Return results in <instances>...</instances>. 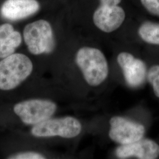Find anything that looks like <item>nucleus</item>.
Listing matches in <instances>:
<instances>
[{"mask_svg": "<svg viewBox=\"0 0 159 159\" xmlns=\"http://www.w3.org/2000/svg\"><path fill=\"white\" fill-rule=\"evenodd\" d=\"M75 60L88 84L98 86L107 78L108 62L99 48L87 44L80 46L75 52Z\"/></svg>", "mask_w": 159, "mask_h": 159, "instance_id": "nucleus-2", "label": "nucleus"}, {"mask_svg": "<svg viewBox=\"0 0 159 159\" xmlns=\"http://www.w3.org/2000/svg\"><path fill=\"white\" fill-rule=\"evenodd\" d=\"M148 82L152 86L155 95L159 98V65H154L148 73Z\"/></svg>", "mask_w": 159, "mask_h": 159, "instance_id": "nucleus-14", "label": "nucleus"}, {"mask_svg": "<svg viewBox=\"0 0 159 159\" xmlns=\"http://www.w3.org/2000/svg\"><path fill=\"white\" fill-rule=\"evenodd\" d=\"M38 0H6L0 7V15L11 21H17L31 17L40 11Z\"/></svg>", "mask_w": 159, "mask_h": 159, "instance_id": "nucleus-9", "label": "nucleus"}, {"mask_svg": "<svg viewBox=\"0 0 159 159\" xmlns=\"http://www.w3.org/2000/svg\"><path fill=\"white\" fill-rule=\"evenodd\" d=\"M23 37L11 24L0 25V58H4L14 53L22 43Z\"/></svg>", "mask_w": 159, "mask_h": 159, "instance_id": "nucleus-12", "label": "nucleus"}, {"mask_svg": "<svg viewBox=\"0 0 159 159\" xmlns=\"http://www.w3.org/2000/svg\"><path fill=\"white\" fill-rule=\"evenodd\" d=\"M117 61L129 85L137 87L142 84L147 75V68L142 59L136 57L130 51L123 50L118 52Z\"/></svg>", "mask_w": 159, "mask_h": 159, "instance_id": "nucleus-8", "label": "nucleus"}, {"mask_svg": "<svg viewBox=\"0 0 159 159\" xmlns=\"http://www.w3.org/2000/svg\"><path fill=\"white\" fill-rule=\"evenodd\" d=\"M33 64L26 55L14 53L0 61V90L17 88L32 73Z\"/></svg>", "mask_w": 159, "mask_h": 159, "instance_id": "nucleus-4", "label": "nucleus"}, {"mask_svg": "<svg viewBox=\"0 0 159 159\" xmlns=\"http://www.w3.org/2000/svg\"><path fill=\"white\" fill-rule=\"evenodd\" d=\"M119 159L136 157L140 159H155L159 156V145L148 139L140 140L128 144L120 145L116 150Z\"/></svg>", "mask_w": 159, "mask_h": 159, "instance_id": "nucleus-10", "label": "nucleus"}, {"mask_svg": "<svg viewBox=\"0 0 159 159\" xmlns=\"http://www.w3.org/2000/svg\"><path fill=\"white\" fill-rule=\"evenodd\" d=\"M127 26L134 29L137 37L144 43L159 46V21L147 19L138 12Z\"/></svg>", "mask_w": 159, "mask_h": 159, "instance_id": "nucleus-11", "label": "nucleus"}, {"mask_svg": "<svg viewBox=\"0 0 159 159\" xmlns=\"http://www.w3.org/2000/svg\"><path fill=\"white\" fill-rule=\"evenodd\" d=\"M137 11L144 16L159 18V0H131Z\"/></svg>", "mask_w": 159, "mask_h": 159, "instance_id": "nucleus-13", "label": "nucleus"}, {"mask_svg": "<svg viewBox=\"0 0 159 159\" xmlns=\"http://www.w3.org/2000/svg\"><path fill=\"white\" fill-rule=\"evenodd\" d=\"M53 1H61V0H53Z\"/></svg>", "mask_w": 159, "mask_h": 159, "instance_id": "nucleus-16", "label": "nucleus"}, {"mask_svg": "<svg viewBox=\"0 0 159 159\" xmlns=\"http://www.w3.org/2000/svg\"><path fill=\"white\" fill-rule=\"evenodd\" d=\"M69 16L99 34H113L125 29L138 11L131 0H71Z\"/></svg>", "mask_w": 159, "mask_h": 159, "instance_id": "nucleus-1", "label": "nucleus"}, {"mask_svg": "<svg viewBox=\"0 0 159 159\" xmlns=\"http://www.w3.org/2000/svg\"><path fill=\"white\" fill-rule=\"evenodd\" d=\"M110 138L121 145L135 142L143 138L144 126L134 121L121 116H114L110 120Z\"/></svg>", "mask_w": 159, "mask_h": 159, "instance_id": "nucleus-7", "label": "nucleus"}, {"mask_svg": "<svg viewBox=\"0 0 159 159\" xmlns=\"http://www.w3.org/2000/svg\"><path fill=\"white\" fill-rule=\"evenodd\" d=\"M23 39L34 55L50 54L56 50L57 37L52 23L42 18L29 23L23 30Z\"/></svg>", "mask_w": 159, "mask_h": 159, "instance_id": "nucleus-3", "label": "nucleus"}, {"mask_svg": "<svg viewBox=\"0 0 159 159\" xmlns=\"http://www.w3.org/2000/svg\"><path fill=\"white\" fill-rule=\"evenodd\" d=\"M82 130L79 120L71 116L48 119L33 125L31 133L36 137L59 136L71 139L78 136Z\"/></svg>", "mask_w": 159, "mask_h": 159, "instance_id": "nucleus-5", "label": "nucleus"}, {"mask_svg": "<svg viewBox=\"0 0 159 159\" xmlns=\"http://www.w3.org/2000/svg\"><path fill=\"white\" fill-rule=\"evenodd\" d=\"M57 108V104L50 100L31 99L17 103L13 110L24 124L34 125L50 119Z\"/></svg>", "mask_w": 159, "mask_h": 159, "instance_id": "nucleus-6", "label": "nucleus"}, {"mask_svg": "<svg viewBox=\"0 0 159 159\" xmlns=\"http://www.w3.org/2000/svg\"><path fill=\"white\" fill-rule=\"evenodd\" d=\"M45 158L46 157L43 154L34 152L19 153L11 155L8 157V159H43Z\"/></svg>", "mask_w": 159, "mask_h": 159, "instance_id": "nucleus-15", "label": "nucleus"}]
</instances>
